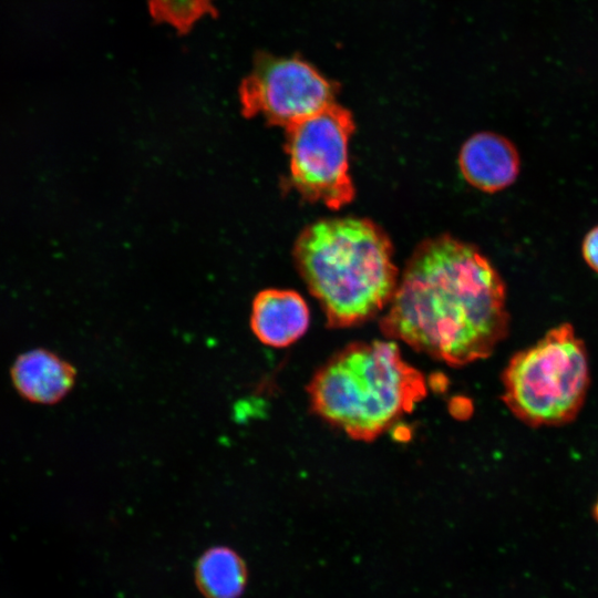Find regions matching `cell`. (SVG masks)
Instances as JSON below:
<instances>
[{"label":"cell","instance_id":"cell-3","mask_svg":"<svg viewBox=\"0 0 598 598\" xmlns=\"http://www.w3.org/2000/svg\"><path fill=\"white\" fill-rule=\"evenodd\" d=\"M310 408L351 439L371 442L426 395L420 371L393 341L351 343L330 357L307 385Z\"/></svg>","mask_w":598,"mask_h":598},{"label":"cell","instance_id":"cell-6","mask_svg":"<svg viewBox=\"0 0 598 598\" xmlns=\"http://www.w3.org/2000/svg\"><path fill=\"white\" fill-rule=\"evenodd\" d=\"M334 94L333 84L308 62L264 53L239 87L245 116L260 115L286 128L333 104Z\"/></svg>","mask_w":598,"mask_h":598},{"label":"cell","instance_id":"cell-4","mask_svg":"<svg viewBox=\"0 0 598 598\" xmlns=\"http://www.w3.org/2000/svg\"><path fill=\"white\" fill-rule=\"evenodd\" d=\"M589 382L586 347L569 323H561L511 358L502 398L527 425H561L579 413Z\"/></svg>","mask_w":598,"mask_h":598},{"label":"cell","instance_id":"cell-10","mask_svg":"<svg viewBox=\"0 0 598 598\" xmlns=\"http://www.w3.org/2000/svg\"><path fill=\"white\" fill-rule=\"evenodd\" d=\"M196 576L199 588L209 598H236L244 589L246 569L233 549L215 547L199 558Z\"/></svg>","mask_w":598,"mask_h":598},{"label":"cell","instance_id":"cell-12","mask_svg":"<svg viewBox=\"0 0 598 598\" xmlns=\"http://www.w3.org/2000/svg\"><path fill=\"white\" fill-rule=\"evenodd\" d=\"M582 256L588 266L598 272V226L586 235L582 243Z\"/></svg>","mask_w":598,"mask_h":598},{"label":"cell","instance_id":"cell-2","mask_svg":"<svg viewBox=\"0 0 598 598\" xmlns=\"http://www.w3.org/2000/svg\"><path fill=\"white\" fill-rule=\"evenodd\" d=\"M390 238L373 221L326 218L298 236L293 257L331 328L360 324L391 301L399 282Z\"/></svg>","mask_w":598,"mask_h":598},{"label":"cell","instance_id":"cell-13","mask_svg":"<svg viewBox=\"0 0 598 598\" xmlns=\"http://www.w3.org/2000/svg\"><path fill=\"white\" fill-rule=\"evenodd\" d=\"M592 514H594V517L596 518V520L598 522V499L594 506V509H592Z\"/></svg>","mask_w":598,"mask_h":598},{"label":"cell","instance_id":"cell-7","mask_svg":"<svg viewBox=\"0 0 598 598\" xmlns=\"http://www.w3.org/2000/svg\"><path fill=\"white\" fill-rule=\"evenodd\" d=\"M458 165L468 184L486 193L513 184L519 172V156L507 138L489 132L471 136L462 146Z\"/></svg>","mask_w":598,"mask_h":598},{"label":"cell","instance_id":"cell-9","mask_svg":"<svg viewBox=\"0 0 598 598\" xmlns=\"http://www.w3.org/2000/svg\"><path fill=\"white\" fill-rule=\"evenodd\" d=\"M11 377L14 388L24 399L40 404H54L72 390L76 371L58 354L35 349L17 358Z\"/></svg>","mask_w":598,"mask_h":598},{"label":"cell","instance_id":"cell-5","mask_svg":"<svg viewBox=\"0 0 598 598\" xmlns=\"http://www.w3.org/2000/svg\"><path fill=\"white\" fill-rule=\"evenodd\" d=\"M286 131L290 181L297 192L330 209L350 204L355 195L348 158L354 132L351 113L333 103Z\"/></svg>","mask_w":598,"mask_h":598},{"label":"cell","instance_id":"cell-8","mask_svg":"<svg viewBox=\"0 0 598 598\" xmlns=\"http://www.w3.org/2000/svg\"><path fill=\"white\" fill-rule=\"evenodd\" d=\"M309 322V307L293 290L266 289L254 298L250 328L265 346H291L306 333Z\"/></svg>","mask_w":598,"mask_h":598},{"label":"cell","instance_id":"cell-11","mask_svg":"<svg viewBox=\"0 0 598 598\" xmlns=\"http://www.w3.org/2000/svg\"><path fill=\"white\" fill-rule=\"evenodd\" d=\"M152 16L159 22L187 32L203 16L214 12L213 0H148Z\"/></svg>","mask_w":598,"mask_h":598},{"label":"cell","instance_id":"cell-1","mask_svg":"<svg viewBox=\"0 0 598 598\" xmlns=\"http://www.w3.org/2000/svg\"><path fill=\"white\" fill-rule=\"evenodd\" d=\"M505 285L473 245L422 241L380 320L382 333L450 365L484 359L507 334Z\"/></svg>","mask_w":598,"mask_h":598}]
</instances>
